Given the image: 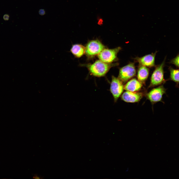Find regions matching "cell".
<instances>
[{"label":"cell","instance_id":"8992f818","mask_svg":"<svg viewBox=\"0 0 179 179\" xmlns=\"http://www.w3.org/2000/svg\"><path fill=\"white\" fill-rule=\"evenodd\" d=\"M123 83L118 78L112 77L110 91L112 93L115 102H116L121 96L124 90Z\"/></svg>","mask_w":179,"mask_h":179},{"label":"cell","instance_id":"52a82bcc","mask_svg":"<svg viewBox=\"0 0 179 179\" xmlns=\"http://www.w3.org/2000/svg\"><path fill=\"white\" fill-rule=\"evenodd\" d=\"M85 48L87 55L91 57L98 55L105 48V46L99 41L92 40L88 43Z\"/></svg>","mask_w":179,"mask_h":179},{"label":"cell","instance_id":"277c9868","mask_svg":"<svg viewBox=\"0 0 179 179\" xmlns=\"http://www.w3.org/2000/svg\"><path fill=\"white\" fill-rule=\"evenodd\" d=\"M118 78L125 83L134 77L136 75V70L134 63L130 62L119 69Z\"/></svg>","mask_w":179,"mask_h":179},{"label":"cell","instance_id":"30bf717a","mask_svg":"<svg viewBox=\"0 0 179 179\" xmlns=\"http://www.w3.org/2000/svg\"><path fill=\"white\" fill-rule=\"evenodd\" d=\"M142 86L143 84L137 79L133 78L124 86V89L127 91L137 92L141 89Z\"/></svg>","mask_w":179,"mask_h":179},{"label":"cell","instance_id":"5bb4252c","mask_svg":"<svg viewBox=\"0 0 179 179\" xmlns=\"http://www.w3.org/2000/svg\"><path fill=\"white\" fill-rule=\"evenodd\" d=\"M169 63L179 68V53L175 58L172 59Z\"/></svg>","mask_w":179,"mask_h":179},{"label":"cell","instance_id":"4fadbf2b","mask_svg":"<svg viewBox=\"0 0 179 179\" xmlns=\"http://www.w3.org/2000/svg\"><path fill=\"white\" fill-rule=\"evenodd\" d=\"M170 76L168 80H170L176 83V86L179 87V69H175L171 66L169 67Z\"/></svg>","mask_w":179,"mask_h":179},{"label":"cell","instance_id":"9c48e42d","mask_svg":"<svg viewBox=\"0 0 179 179\" xmlns=\"http://www.w3.org/2000/svg\"><path fill=\"white\" fill-rule=\"evenodd\" d=\"M141 92H131L126 91L121 96V99L125 102L128 103L137 102L140 101L145 95Z\"/></svg>","mask_w":179,"mask_h":179},{"label":"cell","instance_id":"6da1fadb","mask_svg":"<svg viewBox=\"0 0 179 179\" xmlns=\"http://www.w3.org/2000/svg\"><path fill=\"white\" fill-rule=\"evenodd\" d=\"M119 63H107L100 60H97L93 63L87 65V68L90 73L97 77L104 76L112 67L118 65Z\"/></svg>","mask_w":179,"mask_h":179},{"label":"cell","instance_id":"3957f363","mask_svg":"<svg viewBox=\"0 0 179 179\" xmlns=\"http://www.w3.org/2000/svg\"><path fill=\"white\" fill-rule=\"evenodd\" d=\"M121 49L120 46L111 49L104 48L98 55V57L103 62L111 63L118 60L117 54Z\"/></svg>","mask_w":179,"mask_h":179},{"label":"cell","instance_id":"ba28073f","mask_svg":"<svg viewBox=\"0 0 179 179\" xmlns=\"http://www.w3.org/2000/svg\"><path fill=\"white\" fill-rule=\"evenodd\" d=\"M157 51L154 53L145 55L141 57H137L134 58L135 62L138 63L139 65L148 67H155V57Z\"/></svg>","mask_w":179,"mask_h":179},{"label":"cell","instance_id":"ac0fdd59","mask_svg":"<svg viewBox=\"0 0 179 179\" xmlns=\"http://www.w3.org/2000/svg\"><path fill=\"white\" fill-rule=\"evenodd\" d=\"M33 178L34 179H40V177H39V176H37V175H35L33 177Z\"/></svg>","mask_w":179,"mask_h":179},{"label":"cell","instance_id":"2e32d148","mask_svg":"<svg viewBox=\"0 0 179 179\" xmlns=\"http://www.w3.org/2000/svg\"><path fill=\"white\" fill-rule=\"evenodd\" d=\"M9 15L7 14H5L3 16V19L5 21H7L9 20Z\"/></svg>","mask_w":179,"mask_h":179},{"label":"cell","instance_id":"5b68a950","mask_svg":"<svg viewBox=\"0 0 179 179\" xmlns=\"http://www.w3.org/2000/svg\"><path fill=\"white\" fill-rule=\"evenodd\" d=\"M166 90L163 85H160L157 88L153 89L149 92L145 93V96L152 104L160 101L163 102V96L166 93Z\"/></svg>","mask_w":179,"mask_h":179},{"label":"cell","instance_id":"7a4b0ae2","mask_svg":"<svg viewBox=\"0 0 179 179\" xmlns=\"http://www.w3.org/2000/svg\"><path fill=\"white\" fill-rule=\"evenodd\" d=\"M166 57L160 64L155 66V68L151 75L150 84L148 88L163 85L168 79L165 80L164 77L165 72L164 68L165 65Z\"/></svg>","mask_w":179,"mask_h":179},{"label":"cell","instance_id":"7c38bea8","mask_svg":"<svg viewBox=\"0 0 179 179\" xmlns=\"http://www.w3.org/2000/svg\"><path fill=\"white\" fill-rule=\"evenodd\" d=\"M86 48L83 45L78 44L73 45L70 51L76 57L79 58L82 56L85 53Z\"/></svg>","mask_w":179,"mask_h":179},{"label":"cell","instance_id":"9a60e30c","mask_svg":"<svg viewBox=\"0 0 179 179\" xmlns=\"http://www.w3.org/2000/svg\"><path fill=\"white\" fill-rule=\"evenodd\" d=\"M97 23L99 25H102L104 22L102 18L99 16H97Z\"/></svg>","mask_w":179,"mask_h":179},{"label":"cell","instance_id":"8fae6325","mask_svg":"<svg viewBox=\"0 0 179 179\" xmlns=\"http://www.w3.org/2000/svg\"><path fill=\"white\" fill-rule=\"evenodd\" d=\"M148 67L139 65L137 70V80L142 84L145 85L149 74Z\"/></svg>","mask_w":179,"mask_h":179},{"label":"cell","instance_id":"e0dca14e","mask_svg":"<svg viewBox=\"0 0 179 179\" xmlns=\"http://www.w3.org/2000/svg\"><path fill=\"white\" fill-rule=\"evenodd\" d=\"M39 13L40 15H43L45 14V11L44 9H41L39 10Z\"/></svg>","mask_w":179,"mask_h":179}]
</instances>
